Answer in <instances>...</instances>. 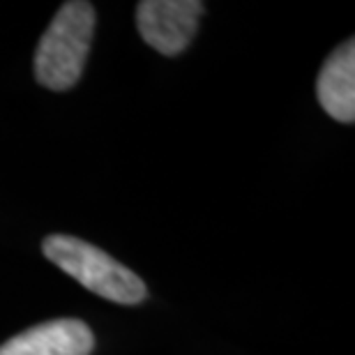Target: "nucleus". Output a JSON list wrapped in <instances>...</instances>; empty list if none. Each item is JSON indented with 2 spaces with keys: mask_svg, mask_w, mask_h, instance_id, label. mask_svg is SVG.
<instances>
[{
  "mask_svg": "<svg viewBox=\"0 0 355 355\" xmlns=\"http://www.w3.org/2000/svg\"><path fill=\"white\" fill-rule=\"evenodd\" d=\"M92 31H95V10L90 3L74 0L60 7L35 53V74L42 86L67 90L81 79Z\"/></svg>",
  "mask_w": 355,
  "mask_h": 355,
  "instance_id": "nucleus-1",
  "label": "nucleus"
},
{
  "mask_svg": "<svg viewBox=\"0 0 355 355\" xmlns=\"http://www.w3.org/2000/svg\"><path fill=\"white\" fill-rule=\"evenodd\" d=\"M42 250L44 257L62 272L74 277L81 286L102 295L104 300L118 304H139L146 300L148 291L141 277L86 240L72 236H49Z\"/></svg>",
  "mask_w": 355,
  "mask_h": 355,
  "instance_id": "nucleus-2",
  "label": "nucleus"
},
{
  "mask_svg": "<svg viewBox=\"0 0 355 355\" xmlns=\"http://www.w3.org/2000/svg\"><path fill=\"white\" fill-rule=\"evenodd\" d=\"M201 14L198 0H146L137 10L139 35L155 51L175 55L194 40Z\"/></svg>",
  "mask_w": 355,
  "mask_h": 355,
  "instance_id": "nucleus-3",
  "label": "nucleus"
},
{
  "mask_svg": "<svg viewBox=\"0 0 355 355\" xmlns=\"http://www.w3.org/2000/svg\"><path fill=\"white\" fill-rule=\"evenodd\" d=\"M95 335L79 318H58L28 328L0 346V355H90Z\"/></svg>",
  "mask_w": 355,
  "mask_h": 355,
  "instance_id": "nucleus-4",
  "label": "nucleus"
},
{
  "mask_svg": "<svg viewBox=\"0 0 355 355\" xmlns=\"http://www.w3.org/2000/svg\"><path fill=\"white\" fill-rule=\"evenodd\" d=\"M316 95L323 111L337 123L355 118V42L349 40L325 60L318 74Z\"/></svg>",
  "mask_w": 355,
  "mask_h": 355,
  "instance_id": "nucleus-5",
  "label": "nucleus"
}]
</instances>
